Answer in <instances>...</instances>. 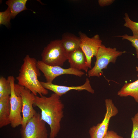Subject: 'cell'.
I'll return each instance as SVG.
<instances>
[{
	"instance_id": "cell-1",
	"label": "cell",
	"mask_w": 138,
	"mask_h": 138,
	"mask_svg": "<svg viewBox=\"0 0 138 138\" xmlns=\"http://www.w3.org/2000/svg\"><path fill=\"white\" fill-rule=\"evenodd\" d=\"M33 106L40 109L41 119L49 125V138H55L61 129L64 117V105L60 97L54 93L49 97L36 96Z\"/></svg>"
},
{
	"instance_id": "cell-2",
	"label": "cell",
	"mask_w": 138,
	"mask_h": 138,
	"mask_svg": "<svg viewBox=\"0 0 138 138\" xmlns=\"http://www.w3.org/2000/svg\"><path fill=\"white\" fill-rule=\"evenodd\" d=\"M23 61L16 77L18 84L27 88L36 96L38 94L40 96L48 94V90L42 86L38 79L41 74L36 59L27 55Z\"/></svg>"
},
{
	"instance_id": "cell-3",
	"label": "cell",
	"mask_w": 138,
	"mask_h": 138,
	"mask_svg": "<svg viewBox=\"0 0 138 138\" xmlns=\"http://www.w3.org/2000/svg\"><path fill=\"white\" fill-rule=\"evenodd\" d=\"M126 52L118 51L115 48L107 47L102 44L96 56L94 66L88 72V75L99 77L103 73L102 70L107 69L110 63H115L117 57Z\"/></svg>"
},
{
	"instance_id": "cell-4",
	"label": "cell",
	"mask_w": 138,
	"mask_h": 138,
	"mask_svg": "<svg viewBox=\"0 0 138 138\" xmlns=\"http://www.w3.org/2000/svg\"><path fill=\"white\" fill-rule=\"evenodd\" d=\"M68 55L61 40H55L51 41L44 48L41 60L48 65L62 66L67 60Z\"/></svg>"
},
{
	"instance_id": "cell-5",
	"label": "cell",
	"mask_w": 138,
	"mask_h": 138,
	"mask_svg": "<svg viewBox=\"0 0 138 138\" xmlns=\"http://www.w3.org/2000/svg\"><path fill=\"white\" fill-rule=\"evenodd\" d=\"M15 90L21 98L22 119L21 125V128L23 129L37 112L33 107L36 96L27 88L18 84H15Z\"/></svg>"
},
{
	"instance_id": "cell-6",
	"label": "cell",
	"mask_w": 138,
	"mask_h": 138,
	"mask_svg": "<svg viewBox=\"0 0 138 138\" xmlns=\"http://www.w3.org/2000/svg\"><path fill=\"white\" fill-rule=\"evenodd\" d=\"M37 113L27 122L24 128L20 129L21 138H48L46 122Z\"/></svg>"
},
{
	"instance_id": "cell-7",
	"label": "cell",
	"mask_w": 138,
	"mask_h": 138,
	"mask_svg": "<svg viewBox=\"0 0 138 138\" xmlns=\"http://www.w3.org/2000/svg\"><path fill=\"white\" fill-rule=\"evenodd\" d=\"M7 79L10 84L11 87L10 95V124L12 128H15L21 125L22 123V119L21 115L22 110V99L20 95L15 91L14 77L10 75L8 77Z\"/></svg>"
},
{
	"instance_id": "cell-8",
	"label": "cell",
	"mask_w": 138,
	"mask_h": 138,
	"mask_svg": "<svg viewBox=\"0 0 138 138\" xmlns=\"http://www.w3.org/2000/svg\"><path fill=\"white\" fill-rule=\"evenodd\" d=\"M106 112L100 123L90 128L89 131L90 138H103L107 132L111 118L118 113V109L111 99L105 100Z\"/></svg>"
},
{
	"instance_id": "cell-9",
	"label": "cell",
	"mask_w": 138,
	"mask_h": 138,
	"mask_svg": "<svg viewBox=\"0 0 138 138\" xmlns=\"http://www.w3.org/2000/svg\"><path fill=\"white\" fill-rule=\"evenodd\" d=\"M37 65L38 69L43 73L46 82L52 83L54 80L57 76L64 74L74 75L80 77L84 74L83 71L70 67L64 68L58 66H52L47 65L41 60H38Z\"/></svg>"
},
{
	"instance_id": "cell-10",
	"label": "cell",
	"mask_w": 138,
	"mask_h": 138,
	"mask_svg": "<svg viewBox=\"0 0 138 138\" xmlns=\"http://www.w3.org/2000/svg\"><path fill=\"white\" fill-rule=\"evenodd\" d=\"M79 34L80 41V48L86 57L88 67L91 69L92 58L93 56H96L102 45V41L98 34L91 38L81 32H79Z\"/></svg>"
},
{
	"instance_id": "cell-11",
	"label": "cell",
	"mask_w": 138,
	"mask_h": 138,
	"mask_svg": "<svg viewBox=\"0 0 138 138\" xmlns=\"http://www.w3.org/2000/svg\"><path fill=\"white\" fill-rule=\"evenodd\" d=\"M40 83L44 88L52 91L60 97L72 90L78 91L86 90L92 94L94 93V90L92 88L90 80L88 78H86L83 84L76 86H68L60 85L41 81H40Z\"/></svg>"
},
{
	"instance_id": "cell-12",
	"label": "cell",
	"mask_w": 138,
	"mask_h": 138,
	"mask_svg": "<svg viewBox=\"0 0 138 138\" xmlns=\"http://www.w3.org/2000/svg\"><path fill=\"white\" fill-rule=\"evenodd\" d=\"M70 67L87 72L89 68L85 54L80 48L68 53V59Z\"/></svg>"
},
{
	"instance_id": "cell-13",
	"label": "cell",
	"mask_w": 138,
	"mask_h": 138,
	"mask_svg": "<svg viewBox=\"0 0 138 138\" xmlns=\"http://www.w3.org/2000/svg\"><path fill=\"white\" fill-rule=\"evenodd\" d=\"M10 96L0 98V128L10 124Z\"/></svg>"
},
{
	"instance_id": "cell-14",
	"label": "cell",
	"mask_w": 138,
	"mask_h": 138,
	"mask_svg": "<svg viewBox=\"0 0 138 138\" xmlns=\"http://www.w3.org/2000/svg\"><path fill=\"white\" fill-rule=\"evenodd\" d=\"M61 40L64 48L68 53L80 48L79 37L73 34L68 32L63 34Z\"/></svg>"
},
{
	"instance_id": "cell-15",
	"label": "cell",
	"mask_w": 138,
	"mask_h": 138,
	"mask_svg": "<svg viewBox=\"0 0 138 138\" xmlns=\"http://www.w3.org/2000/svg\"><path fill=\"white\" fill-rule=\"evenodd\" d=\"M117 95L121 97L131 96L138 103V79L132 82L125 83L118 91Z\"/></svg>"
},
{
	"instance_id": "cell-16",
	"label": "cell",
	"mask_w": 138,
	"mask_h": 138,
	"mask_svg": "<svg viewBox=\"0 0 138 138\" xmlns=\"http://www.w3.org/2000/svg\"><path fill=\"white\" fill-rule=\"evenodd\" d=\"M27 0H8L6 4L10 11L12 18H14L20 12L28 9L26 7Z\"/></svg>"
},
{
	"instance_id": "cell-17",
	"label": "cell",
	"mask_w": 138,
	"mask_h": 138,
	"mask_svg": "<svg viewBox=\"0 0 138 138\" xmlns=\"http://www.w3.org/2000/svg\"><path fill=\"white\" fill-rule=\"evenodd\" d=\"M11 87L7 80L3 76L0 77V98L10 95Z\"/></svg>"
},
{
	"instance_id": "cell-18",
	"label": "cell",
	"mask_w": 138,
	"mask_h": 138,
	"mask_svg": "<svg viewBox=\"0 0 138 138\" xmlns=\"http://www.w3.org/2000/svg\"><path fill=\"white\" fill-rule=\"evenodd\" d=\"M124 19L125 23L124 26L129 28L132 31L133 36L138 37V22L132 21L127 13L124 14Z\"/></svg>"
},
{
	"instance_id": "cell-19",
	"label": "cell",
	"mask_w": 138,
	"mask_h": 138,
	"mask_svg": "<svg viewBox=\"0 0 138 138\" xmlns=\"http://www.w3.org/2000/svg\"><path fill=\"white\" fill-rule=\"evenodd\" d=\"M11 18L10 9L8 7L5 11L0 12V25L6 26L9 25Z\"/></svg>"
},
{
	"instance_id": "cell-20",
	"label": "cell",
	"mask_w": 138,
	"mask_h": 138,
	"mask_svg": "<svg viewBox=\"0 0 138 138\" xmlns=\"http://www.w3.org/2000/svg\"><path fill=\"white\" fill-rule=\"evenodd\" d=\"M117 37H120L122 40H127L131 43V45L135 49L136 57L138 59V37L133 36H130L125 34L123 35L117 36Z\"/></svg>"
},
{
	"instance_id": "cell-21",
	"label": "cell",
	"mask_w": 138,
	"mask_h": 138,
	"mask_svg": "<svg viewBox=\"0 0 138 138\" xmlns=\"http://www.w3.org/2000/svg\"><path fill=\"white\" fill-rule=\"evenodd\" d=\"M132 123V129L130 138H138V122L133 117L131 118Z\"/></svg>"
},
{
	"instance_id": "cell-22",
	"label": "cell",
	"mask_w": 138,
	"mask_h": 138,
	"mask_svg": "<svg viewBox=\"0 0 138 138\" xmlns=\"http://www.w3.org/2000/svg\"><path fill=\"white\" fill-rule=\"evenodd\" d=\"M103 138H123L113 130H108Z\"/></svg>"
},
{
	"instance_id": "cell-23",
	"label": "cell",
	"mask_w": 138,
	"mask_h": 138,
	"mask_svg": "<svg viewBox=\"0 0 138 138\" xmlns=\"http://www.w3.org/2000/svg\"><path fill=\"white\" fill-rule=\"evenodd\" d=\"M114 1V0H99L98 1V4L101 7L109 5Z\"/></svg>"
},
{
	"instance_id": "cell-24",
	"label": "cell",
	"mask_w": 138,
	"mask_h": 138,
	"mask_svg": "<svg viewBox=\"0 0 138 138\" xmlns=\"http://www.w3.org/2000/svg\"><path fill=\"white\" fill-rule=\"evenodd\" d=\"M133 118L136 121L138 122V112L135 114Z\"/></svg>"
},
{
	"instance_id": "cell-25",
	"label": "cell",
	"mask_w": 138,
	"mask_h": 138,
	"mask_svg": "<svg viewBox=\"0 0 138 138\" xmlns=\"http://www.w3.org/2000/svg\"><path fill=\"white\" fill-rule=\"evenodd\" d=\"M136 71L138 72L137 75V77H138V66H136Z\"/></svg>"
}]
</instances>
